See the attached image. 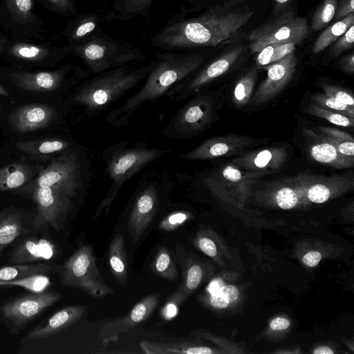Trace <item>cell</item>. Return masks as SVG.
<instances>
[{
	"label": "cell",
	"mask_w": 354,
	"mask_h": 354,
	"mask_svg": "<svg viewBox=\"0 0 354 354\" xmlns=\"http://www.w3.org/2000/svg\"><path fill=\"white\" fill-rule=\"evenodd\" d=\"M254 14L238 1L209 4L198 16H174L151 38V45L165 50L187 51L214 47L237 40Z\"/></svg>",
	"instance_id": "1"
},
{
	"label": "cell",
	"mask_w": 354,
	"mask_h": 354,
	"mask_svg": "<svg viewBox=\"0 0 354 354\" xmlns=\"http://www.w3.org/2000/svg\"><path fill=\"white\" fill-rule=\"evenodd\" d=\"M156 64L144 80V84L125 102L113 110L106 120L116 127L129 125L130 118L145 103L156 102L170 88L187 77L205 62V57L191 51L158 53Z\"/></svg>",
	"instance_id": "2"
},
{
	"label": "cell",
	"mask_w": 354,
	"mask_h": 354,
	"mask_svg": "<svg viewBox=\"0 0 354 354\" xmlns=\"http://www.w3.org/2000/svg\"><path fill=\"white\" fill-rule=\"evenodd\" d=\"M156 62L137 68L125 65L95 75L74 90L68 103L83 108L86 117L95 116L144 81Z\"/></svg>",
	"instance_id": "3"
},
{
	"label": "cell",
	"mask_w": 354,
	"mask_h": 354,
	"mask_svg": "<svg viewBox=\"0 0 354 354\" xmlns=\"http://www.w3.org/2000/svg\"><path fill=\"white\" fill-rule=\"evenodd\" d=\"M171 150L149 147L146 141L129 145L122 141L106 147L102 155L105 173L111 180L107 193L97 207L93 221H97L102 213L107 215L121 187L129 179L142 169L161 157L169 154Z\"/></svg>",
	"instance_id": "4"
},
{
	"label": "cell",
	"mask_w": 354,
	"mask_h": 354,
	"mask_svg": "<svg viewBox=\"0 0 354 354\" xmlns=\"http://www.w3.org/2000/svg\"><path fill=\"white\" fill-rule=\"evenodd\" d=\"M68 47L70 54L81 59L95 75L147 58L140 47L106 35L100 27L86 42Z\"/></svg>",
	"instance_id": "5"
},
{
	"label": "cell",
	"mask_w": 354,
	"mask_h": 354,
	"mask_svg": "<svg viewBox=\"0 0 354 354\" xmlns=\"http://www.w3.org/2000/svg\"><path fill=\"white\" fill-rule=\"evenodd\" d=\"M174 185V180L167 170L151 169L142 176L134 192L127 221L133 242L140 239Z\"/></svg>",
	"instance_id": "6"
},
{
	"label": "cell",
	"mask_w": 354,
	"mask_h": 354,
	"mask_svg": "<svg viewBox=\"0 0 354 354\" xmlns=\"http://www.w3.org/2000/svg\"><path fill=\"white\" fill-rule=\"evenodd\" d=\"M61 283L78 289L96 299L111 295L109 286L97 268L92 247L81 244L64 263Z\"/></svg>",
	"instance_id": "7"
},
{
	"label": "cell",
	"mask_w": 354,
	"mask_h": 354,
	"mask_svg": "<svg viewBox=\"0 0 354 354\" xmlns=\"http://www.w3.org/2000/svg\"><path fill=\"white\" fill-rule=\"evenodd\" d=\"M215 100L211 93L200 92L181 106L162 129L165 136L192 139L207 129L214 119Z\"/></svg>",
	"instance_id": "8"
},
{
	"label": "cell",
	"mask_w": 354,
	"mask_h": 354,
	"mask_svg": "<svg viewBox=\"0 0 354 354\" xmlns=\"http://www.w3.org/2000/svg\"><path fill=\"white\" fill-rule=\"evenodd\" d=\"M271 173V171H245L232 163L221 165L192 180L201 183L216 196L241 200L249 194L251 187L261 177Z\"/></svg>",
	"instance_id": "9"
},
{
	"label": "cell",
	"mask_w": 354,
	"mask_h": 354,
	"mask_svg": "<svg viewBox=\"0 0 354 354\" xmlns=\"http://www.w3.org/2000/svg\"><path fill=\"white\" fill-rule=\"evenodd\" d=\"M35 8V0H0V27L12 39L44 41V20Z\"/></svg>",
	"instance_id": "10"
},
{
	"label": "cell",
	"mask_w": 354,
	"mask_h": 354,
	"mask_svg": "<svg viewBox=\"0 0 354 354\" xmlns=\"http://www.w3.org/2000/svg\"><path fill=\"white\" fill-rule=\"evenodd\" d=\"M308 35L309 26L306 19L286 11L252 32L250 48L252 53H258L271 44L292 43L299 45Z\"/></svg>",
	"instance_id": "11"
},
{
	"label": "cell",
	"mask_w": 354,
	"mask_h": 354,
	"mask_svg": "<svg viewBox=\"0 0 354 354\" xmlns=\"http://www.w3.org/2000/svg\"><path fill=\"white\" fill-rule=\"evenodd\" d=\"M88 69L65 64L55 71H25L14 70L9 77L17 86L34 92H50L73 86L90 75Z\"/></svg>",
	"instance_id": "12"
},
{
	"label": "cell",
	"mask_w": 354,
	"mask_h": 354,
	"mask_svg": "<svg viewBox=\"0 0 354 354\" xmlns=\"http://www.w3.org/2000/svg\"><path fill=\"white\" fill-rule=\"evenodd\" d=\"M68 54L67 44L59 46L45 41L10 38L3 56L15 65L53 66Z\"/></svg>",
	"instance_id": "13"
},
{
	"label": "cell",
	"mask_w": 354,
	"mask_h": 354,
	"mask_svg": "<svg viewBox=\"0 0 354 354\" xmlns=\"http://www.w3.org/2000/svg\"><path fill=\"white\" fill-rule=\"evenodd\" d=\"M55 290H44L21 295L8 300L1 307L3 317L15 327L24 326L61 299Z\"/></svg>",
	"instance_id": "14"
},
{
	"label": "cell",
	"mask_w": 354,
	"mask_h": 354,
	"mask_svg": "<svg viewBox=\"0 0 354 354\" xmlns=\"http://www.w3.org/2000/svg\"><path fill=\"white\" fill-rule=\"evenodd\" d=\"M299 195L306 196L311 202L322 203L331 196L348 190L354 185L351 175L317 176L299 174L293 178Z\"/></svg>",
	"instance_id": "15"
},
{
	"label": "cell",
	"mask_w": 354,
	"mask_h": 354,
	"mask_svg": "<svg viewBox=\"0 0 354 354\" xmlns=\"http://www.w3.org/2000/svg\"><path fill=\"white\" fill-rule=\"evenodd\" d=\"M297 66V58L292 52L282 59L265 67L267 76L259 86L252 97L250 102L253 105H260L268 102L278 95L292 79Z\"/></svg>",
	"instance_id": "16"
},
{
	"label": "cell",
	"mask_w": 354,
	"mask_h": 354,
	"mask_svg": "<svg viewBox=\"0 0 354 354\" xmlns=\"http://www.w3.org/2000/svg\"><path fill=\"white\" fill-rule=\"evenodd\" d=\"M160 302V293L150 294L138 301L125 315L105 323L99 330L104 340H113L122 333L140 325L149 317Z\"/></svg>",
	"instance_id": "17"
},
{
	"label": "cell",
	"mask_w": 354,
	"mask_h": 354,
	"mask_svg": "<svg viewBox=\"0 0 354 354\" xmlns=\"http://www.w3.org/2000/svg\"><path fill=\"white\" fill-rule=\"evenodd\" d=\"M252 144L247 137L227 134L212 137L180 156L185 160H210L239 153Z\"/></svg>",
	"instance_id": "18"
},
{
	"label": "cell",
	"mask_w": 354,
	"mask_h": 354,
	"mask_svg": "<svg viewBox=\"0 0 354 354\" xmlns=\"http://www.w3.org/2000/svg\"><path fill=\"white\" fill-rule=\"evenodd\" d=\"M57 115L56 109L51 106L32 104L15 110L10 117L12 128L19 133H27L48 126Z\"/></svg>",
	"instance_id": "19"
},
{
	"label": "cell",
	"mask_w": 354,
	"mask_h": 354,
	"mask_svg": "<svg viewBox=\"0 0 354 354\" xmlns=\"http://www.w3.org/2000/svg\"><path fill=\"white\" fill-rule=\"evenodd\" d=\"M288 153L282 147H274L245 153L232 159L239 169L249 171H277L286 162Z\"/></svg>",
	"instance_id": "20"
},
{
	"label": "cell",
	"mask_w": 354,
	"mask_h": 354,
	"mask_svg": "<svg viewBox=\"0 0 354 354\" xmlns=\"http://www.w3.org/2000/svg\"><path fill=\"white\" fill-rule=\"evenodd\" d=\"M303 131L308 143V152L313 160L337 169H346L353 166L354 158L340 153L333 145L319 133L308 129H304Z\"/></svg>",
	"instance_id": "21"
},
{
	"label": "cell",
	"mask_w": 354,
	"mask_h": 354,
	"mask_svg": "<svg viewBox=\"0 0 354 354\" xmlns=\"http://www.w3.org/2000/svg\"><path fill=\"white\" fill-rule=\"evenodd\" d=\"M87 309L84 305H73L59 309L32 330L28 337L35 339L57 334L81 320L86 315Z\"/></svg>",
	"instance_id": "22"
},
{
	"label": "cell",
	"mask_w": 354,
	"mask_h": 354,
	"mask_svg": "<svg viewBox=\"0 0 354 354\" xmlns=\"http://www.w3.org/2000/svg\"><path fill=\"white\" fill-rule=\"evenodd\" d=\"M57 252L52 241L43 237L30 236L24 239L12 250L8 262L15 264L49 261L55 257Z\"/></svg>",
	"instance_id": "23"
},
{
	"label": "cell",
	"mask_w": 354,
	"mask_h": 354,
	"mask_svg": "<svg viewBox=\"0 0 354 354\" xmlns=\"http://www.w3.org/2000/svg\"><path fill=\"white\" fill-rule=\"evenodd\" d=\"M176 249L175 258L181 268L182 280L179 286L169 296L183 305L202 282L204 270L200 263L183 254L180 245H177Z\"/></svg>",
	"instance_id": "24"
},
{
	"label": "cell",
	"mask_w": 354,
	"mask_h": 354,
	"mask_svg": "<svg viewBox=\"0 0 354 354\" xmlns=\"http://www.w3.org/2000/svg\"><path fill=\"white\" fill-rule=\"evenodd\" d=\"M100 16L85 12L70 19L57 37L66 41L68 46L86 42L100 28Z\"/></svg>",
	"instance_id": "25"
},
{
	"label": "cell",
	"mask_w": 354,
	"mask_h": 354,
	"mask_svg": "<svg viewBox=\"0 0 354 354\" xmlns=\"http://www.w3.org/2000/svg\"><path fill=\"white\" fill-rule=\"evenodd\" d=\"M140 349L147 354H211L212 350L190 342H159L142 340Z\"/></svg>",
	"instance_id": "26"
},
{
	"label": "cell",
	"mask_w": 354,
	"mask_h": 354,
	"mask_svg": "<svg viewBox=\"0 0 354 354\" xmlns=\"http://www.w3.org/2000/svg\"><path fill=\"white\" fill-rule=\"evenodd\" d=\"M153 0H115L112 9L106 12L104 19L106 21L119 20L127 21L139 16L147 18Z\"/></svg>",
	"instance_id": "27"
},
{
	"label": "cell",
	"mask_w": 354,
	"mask_h": 354,
	"mask_svg": "<svg viewBox=\"0 0 354 354\" xmlns=\"http://www.w3.org/2000/svg\"><path fill=\"white\" fill-rule=\"evenodd\" d=\"M108 261L112 274L117 283L124 286L127 280L128 265L124 237L122 234H116L111 241L109 248Z\"/></svg>",
	"instance_id": "28"
},
{
	"label": "cell",
	"mask_w": 354,
	"mask_h": 354,
	"mask_svg": "<svg viewBox=\"0 0 354 354\" xmlns=\"http://www.w3.org/2000/svg\"><path fill=\"white\" fill-rule=\"evenodd\" d=\"M353 25H354V12L326 28L315 41L312 48L313 53L317 54L333 44Z\"/></svg>",
	"instance_id": "29"
},
{
	"label": "cell",
	"mask_w": 354,
	"mask_h": 354,
	"mask_svg": "<svg viewBox=\"0 0 354 354\" xmlns=\"http://www.w3.org/2000/svg\"><path fill=\"white\" fill-rule=\"evenodd\" d=\"M54 270L51 265L42 263H15L0 267V281H9L47 274Z\"/></svg>",
	"instance_id": "30"
},
{
	"label": "cell",
	"mask_w": 354,
	"mask_h": 354,
	"mask_svg": "<svg viewBox=\"0 0 354 354\" xmlns=\"http://www.w3.org/2000/svg\"><path fill=\"white\" fill-rule=\"evenodd\" d=\"M32 176L31 170L22 164H12L0 169V191H8L23 185Z\"/></svg>",
	"instance_id": "31"
},
{
	"label": "cell",
	"mask_w": 354,
	"mask_h": 354,
	"mask_svg": "<svg viewBox=\"0 0 354 354\" xmlns=\"http://www.w3.org/2000/svg\"><path fill=\"white\" fill-rule=\"evenodd\" d=\"M150 269L157 276L169 281H175L178 277L175 260L165 246L160 247L156 252Z\"/></svg>",
	"instance_id": "32"
},
{
	"label": "cell",
	"mask_w": 354,
	"mask_h": 354,
	"mask_svg": "<svg viewBox=\"0 0 354 354\" xmlns=\"http://www.w3.org/2000/svg\"><path fill=\"white\" fill-rule=\"evenodd\" d=\"M24 230L21 216L17 213L0 214V245L6 246L18 238Z\"/></svg>",
	"instance_id": "33"
},
{
	"label": "cell",
	"mask_w": 354,
	"mask_h": 354,
	"mask_svg": "<svg viewBox=\"0 0 354 354\" xmlns=\"http://www.w3.org/2000/svg\"><path fill=\"white\" fill-rule=\"evenodd\" d=\"M317 131L333 145L340 153L354 158V139L351 135L329 127H318Z\"/></svg>",
	"instance_id": "34"
},
{
	"label": "cell",
	"mask_w": 354,
	"mask_h": 354,
	"mask_svg": "<svg viewBox=\"0 0 354 354\" xmlns=\"http://www.w3.org/2000/svg\"><path fill=\"white\" fill-rule=\"evenodd\" d=\"M273 195L277 205L283 209L293 208L299 201V192L294 178L275 182Z\"/></svg>",
	"instance_id": "35"
},
{
	"label": "cell",
	"mask_w": 354,
	"mask_h": 354,
	"mask_svg": "<svg viewBox=\"0 0 354 354\" xmlns=\"http://www.w3.org/2000/svg\"><path fill=\"white\" fill-rule=\"evenodd\" d=\"M21 151L35 153H53L64 152L72 149L75 145L68 140L62 139H49L43 141L21 142L17 145Z\"/></svg>",
	"instance_id": "36"
},
{
	"label": "cell",
	"mask_w": 354,
	"mask_h": 354,
	"mask_svg": "<svg viewBox=\"0 0 354 354\" xmlns=\"http://www.w3.org/2000/svg\"><path fill=\"white\" fill-rule=\"evenodd\" d=\"M257 76V69L252 68L239 79L233 92V102L237 106H245L250 102Z\"/></svg>",
	"instance_id": "37"
},
{
	"label": "cell",
	"mask_w": 354,
	"mask_h": 354,
	"mask_svg": "<svg viewBox=\"0 0 354 354\" xmlns=\"http://www.w3.org/2000/svg\"><path fill=\"white\" fill-rule=\"evenodd\" d=\"M296 45L292 43H276L266 46L256 57V62L259 66L272 64L287 55L295 52Z\"/></svg>",
	"instance_id": "38"
},
{
	"label": "cell",
	"mask_w": 354,
	"mask_h": 354,
	"mask_svg": "<svg viewBox=\"0 0 354 354\" xmlns=\"http://www.w3.org/2000/svg\"><path fill=\"white\" fill-rule=\"evenodd\" d=\"M50 283L49 277L45 274H41L17 279L0 281V288L18 286L32 292H40L46 290Z\"/></svg>",
	"instance_id": "39"
},
{
	"label": "cell",
	"mask_w": 354,
	"mask_h": 354,
	"mask_svg": "<svg viewBox=\"0 0 354 354\" xmlns=\"http://www.w3.org/2000/svg\"><path fill=\"white\" fill-rule=\"evenodd\" d=\"M306 111L315 116L323 118L331 124L341 127H353L354 118L312 104L306 108Z\"/></svg>",
	"instance_id": "40"
},
{
	"label": "cell",
	"mask_w": 354,
	"mask_h": 354,
	"mask_svg": "<svg viewBox=\"0 0 354 354\" xmlns=\"http://www.w3.org/2000/svg\"><path fill=\"white\" fill-rule=\"evenodd\" d=\"M337 6V0H324L313 16L312 29L319 30L326 26L334 18Z\"/></svg>",
	"instance_id": "41"
},
{
	"label": "cell",
	"mask_w": 354,
	"mask_h": 354,
	"mask_svg": "<svg viewBox=\"0 0 354 354\" xmlns=\"http://www.w3.org/2000/svg\"><path fill=\"white\" fill-rule=\"evenodd\" d=\"M312 100L320 106L354 118V106H348L326 94H315L312 97Z\"/></svg>",
	"instance_id": "42"
},
{
	"label": "cell",
	"mask_w": 354,
	"mask_h": 354,
	"mask_svg": "<svg viewBox=\"0 0 354 354\" xmlns=\"http://www.w3.org/2000/svg\"><path fill=\"white\" fill-rule=\"evenodd\" d=\"M50 11L62 17H73L77 13L75 0H39Z\"/></svg>",
	"instance_id": "43"
},
{
	"label": "cell",
	"mask_w": 354,
	"mask_h": 354,
	"mask_svg": "<svg viewBox=\"0 0 354 354\" xmlns=\"http://www.w3.org/2000/svg\"><path fill=\"white\" fill-rule=\"evenodd\" d=\"M190 217L191 214L187 211H174L161 220L158 228L166 232L174 231L188 221Z\"/></svg>",
	"instance_id": "44"
},
{
	"label": "cell",
	"mask_w": 354,
	"mask_h": 354,
	"mask_svg": "<svg viewBox=\"0 0 354 354\" xmlns=\"http://www.w3.org/2000/svg\"><path fill=\"white\" fill-rule=\"evenodd\" d=\"M354 25L351 26L331 46L329 55L337 57L353 46Z\"/></svg>",
	"instance_id": "45"
},
{
	"label": "cell",
	"mask_w": 354,
	"mask_h": 354,
	"mask_svg": "<svg viewBox=\"0 0 354 354\" xmlns=\"http://www.w3.org/2000/svg\"><path fill=\"white\" fill-rule=\"evenodd\" d=\"M320 87L326 95L334 97L348 106H354L353 97L348 91L337 86L326 83L321 84Z\"/></svg>",
	"instance_id": "46"
},
{
	"label": "cell",
	"mask_w": 354,
	"mask_h": 354,
	"mask_svg": "<svg viewBox=\"0 0 354 354\" xmlns=\"http://www.w3.org/2000/svg\"><path fill=\"white\" fill-rule=\"evenodd\" d=\"M213 0H187L190 8H180L179 12L176 15L179 17H185L186 15L193 11L199 10L203 8H206ZM279 6H286L291 0H274Z\"/></svg>",
	"instance_id": "47"
},
{
	"label": "cell",
	"mask_w": 354,
	"mask_h": 354,
	"mask_svg": "<svg viewBox=\"0 0 354 354\" xmlns=\"http://www.w3.org/2000/svg\"><path fill=\"white\" fill-rule=\"evenodd\" d=\"M196 243L198 248L205 254L214 257L217 254L215 243L209 237L201 236L196 238Z\"/></svg>",
	"instance_id": "48"
},
{
	"label": "cell",
	"mask_w": 354,
	"mask_h": 354,
	"mask_svg": "<svg viewBox=\"0 0 354 354\" xmlns=\"http://www.w3.org/2000/svg\"><path fill=\"white\" fill-rule=\"evenodd\" d=\"M181 305L175 299L168 296L166 304L162 308L160 315L165 320L173 319L178 313Z\"/></svg>",
	"instance_id": "49"
},
{
	"label": "cell",
	"mask_w": 354,
	"mask_h": 354,
	"mask_svg": "<svg viewBox=\"0 0 354 354\" xmlns=\"http://www.w3.org/2000/svg\"><path fill=\"white\" fill-rule=\"evenodd\" d=\"M212 295H218L227 301L228 303H231L236 300L239 297L238 289L232 285H223L216 291L212 292Z\"/></svg>",
	"instance_id": "50"
},
{
	"label": "cell",
	"mask_w": 354,
	"mask_h": 354,
	"mask_svg": "<svg viewBox=\"0 0 354 354\" xmlns=\"http://www.w3.org/2000/svg\"><path fill=\"white\" fill-rule=\"evenodd\" d=\"M353 12L354 0H339L334 18L337 21Z\"/></svg>",
	"instance_id": "51"
},
{
	"label": "cell",
	"mask_w": 354,
	"mask_h": 354,
	"mask_svg": "<svg viewBox=\"0 0 354 354\" xmlns=\"http://www.w3.org/2000/svg\"><path fill=\"white\" fill-rule=\"evenodd\" d=\"M341 68L346 73L354 72V53L353 52L344 57L339 62Z\"/></svg>",
	"instance_id": "52"
},
{
	"label": "cell",
	"mask_w": 354,
	"mask_h": 354,
	"mask_svg": "<svg viewBox=\"0 0 354 354\" xmlns=\"http://www.w3.org/2000/svg\"><path fill=\"white\" fill-rule=\"evenodd\" d=\"M322 259V254L318 251H310L308 252L303 258L304 263L309 266L314 267L317 266Z\"/></svg>",
	"instance_id": "53"
},
{
	"label": "cell",
	"mask_w": 354,
	"mask_h": 354,
	"mask_svg": "<svg viewBox=\"0 0 354 354\" xmlns=\"http://www.w3.org/2000/svg\"><path fill=\"white\" fill-rule=\"evenodd\" d=\"M290 322L283 317H276L270 324V328L274 330H284L289 327Z\"/></svg>",
	"instance_id": "54"
},
{
	"label": "cell",
	"mask_w": 354,
	"mask_h": 354,
	"mask_svg": "<svg viewBox=\"0 0 354 354\" xmlns=\"http://www.w3.org/2000/svg\"><path fill=\"white\" fill-rule=\"evenodd\" d=\"M211 304L216 308H225L230 303L218 295H212L210 297Z\"/></svg>",
	"instance_id": "55"
},
{
	"label": "cell",
	"mask_w": 354,
	"mask_h": 354,
	"mask_svg": "<svg viewBox=\"0 0 354 354\" xmlns=\"http://www.w3.org/2000/svg\"><path fill=\"white\" fill-rule=\"evenodd\" d=\"M10 38L7 34L0 30V56H3L4 50Z\"/></svg>",
	"instance_id": "56"
},
{
	"label": "cell",
	"mask_w": 354,
	"mask_h": 354,
	"mask_svg": "<svg viewBox=\"0 0 354 354\" xmlns=\"http://www.w3.org/2000/svg\"><path fill=\"white\" fill-rule=\"evenodd\" d=\"M314 354H333L334 352L330 348L322 346L313 351Z\"/></svg>",
	"instance_id": "57"
},
{
	"label": "cell",
	"mask_w": 354,
	"mask_h": 354,
	"mask_svg": "<svg viewBox=\"0 0 354 354\" xmlns=\"http://www.w3.org/2000/svg\"><path fill=\"white\" fill-rule=\"evenodd\" d=\"M0 94L5 96L8 95L7 91L3 88V87H2L1 85H0Z\"/></svg>",
	"instance_id": "58"
},
{
	"label": "cell",
	"mask_w": 354,
	"mask_h": 354,
	"mask_svg": "<svg viewBox=\"0 0 354 354\" xmlns=\"http://www.w3.org/2000/svg\"><path fill=\"white\" fill-rule=\"evenodd\" d=\"M4 248H5V246H1V245H0V256H1V252H2V250H3Z\"/></svg>",
	"instance_id": "59"
}]
</instances>
